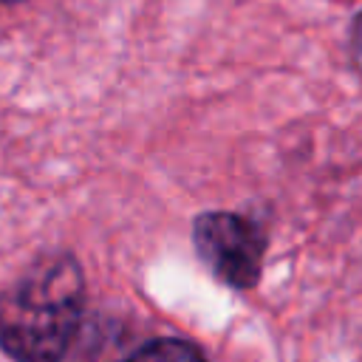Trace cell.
I'll return each instance as SVG.
<instances>
[{
  "instance_id": "1",
  "label": "cell",
  "mask_w": 362,
  "mask_h": 362,
  "mask_svg": "<svg viewBox=\"0 0 362 362\" xmlns=\"http://www.w3.org/2000/svg\"><path fill=\"white\" fill-rule=\"evenodd\" d=\"M82 300L85 280L71 255L37 260L0 294V345L17 362H59L76 334Z\"/></svg>"
},
{
  "instance_id": "2",
  "label": "cell",
  "mask_w": 362,
  "mask_h": 362,
  "mask_svg": "<svg viewBox=\"0 0 362 362\" xmlns=\"http://www.w3.org/2000/svg\"><path fill=\"white\" fill-rule=\"evenodd\" d=\"M198 255L229 286L249 288L260 277L263 266V232L232 212H206L192 229Z\"/></svg>"
},
{
  "instance_id": "3",
  "label": "cell",
  "mask_w": 362,
  "mask_h": 362,
  "mask_svg": "<svg viewBox=\"0 0 362 362\" xmlns=\"http://www.w3.org/2000/svg\"><path fill=\"white\" fill-rule=\"evenodd\" d=\"M124 362H206L204 354L184 339H156L139 348Z\"/></svg>"
},
{
  "instance_id": "4",
  "label": "cell",
  "mask_w": 362,
  "mask_h": 362,
  "mask_svg": "<svg viewBox=\"0 0 362 362\" xmlns=\"http://www.w3.org/2000/svg\"><path fill=\"white\" fill-rule=\"evenodd\" d=\"M351 54H354L356 71L362 74V14H356V20L351 25Z\"/></svg>"
},
{
  "instance_id": "5",
  "label": "cell",
  "mask_w": 362,
  "mask_h": 362,
  "mask_svg": "<svg viewBox=\"0 0 362 362\" xmlns=\"http://www.w3.org/2000/svg\"><path fill=\"white\" fill-rule=\"evenodd\" d=\"M3 3H17V0H3Z\"/></svg>"
}]
</instances>
